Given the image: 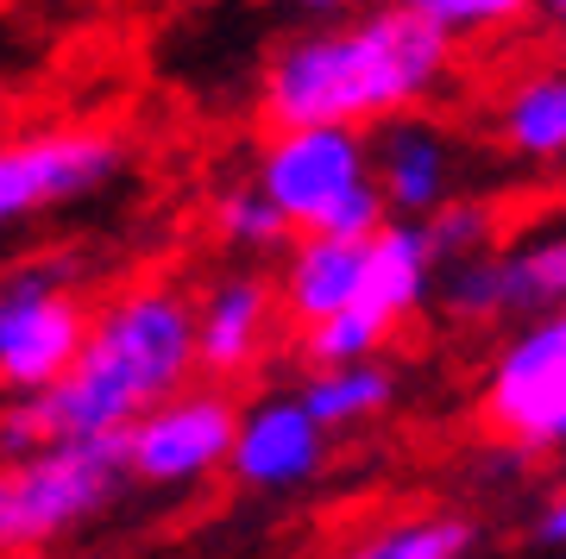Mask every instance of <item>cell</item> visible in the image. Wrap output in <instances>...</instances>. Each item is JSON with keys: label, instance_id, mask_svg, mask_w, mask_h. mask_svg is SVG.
Wrapping results in <instances>:
<instances>
[{"label": "cell", "instance_id": "4", "mask_svg": "<svg viewBox=\"0 0 566 559\" xmlns=\"http://www.w3.org/2000/svg\"><path fill=\"white\" fill-rule=\"evenodd\" d=\"M88 340V308L76 296V271L63 259L20 264L0 277V390L39 397L76 365Z\"/></svg>", "mask_w": 566, "mask_h": 559}, {"label": "cell", "instance_id": "3", "mask_svg": "<svg viewBox=\"0 0 566 559\" xmlns=\"http://www.w3.org/2000/svg\"><path fill=\"white\" fill-rule=\"evenodd\" d=\"M126 484L120 434L51 440L25 460L0 465V553H44L57 535L107 509Z\"/></svg>", "mask_w": 566, "mask_h": 559}, {"label": "cell", "instance_id": "6", "mask_svg": "<svg viewBox=\"0 0 566 559\" xmlns=\"http://www.w3.org/2000/svg\"><path fill=\"white\" fill-rule=\"evenodd\" d=\"M371 182V145L353 126H283L259 158V189L290 233H315L353 189Z\"/></svg>", "mask_w": 566, "mask_h": 559}, {"label": "cell", "instance_id": "9", "mask_svg": "<svg viewBox=\"0 0 566 559\" xmlns=\"http://www.w3.org/2000/svg\"><path fill=\"white\" fill-rule=\"evenodd\" d=\"M434 283H441L447 315H460V320L566 308V226L528 245H510V252H479V259L447 264Z\"/></svg>", "mask_w": 566, "mask_h": 559}, {"label": "cell", "instance_id": "5", "mask_svg": "<svg viewBox=\"0 0 566 559\" xmlns=\"http://www.w3.org/2000/svg\"><path fill=\"white\" fill-rule=\"evenodd\" d=\"M485 421L523 453L566 446V308L528 315L504 340L485 378Z\"/></svg>", "mask_w": 566, "mask_h": 559}, {"label": "cell", "instance_id": "17", "mask_svg": "<svg viewBox=\"0 0 566 559\" xmlns=\"http://www.w3.org/2000/svg\"><path fill=\"white\" fill-rule=\"evenodd\" d=\"M472 553V521L428 509V516H403L371 528L365 540L346 547V559H465Z\"/></svg>", "mask_w": 566, "mask_h": 559}, {"label": "cell", "instance_id": "10", "mask_svg": "<svg viewBox=\"0 0 566 559\" xmlns=\"http://www.w3.org/2000/svg\"><path fill=\"white\" fill-rule=\"evenodd\" d=\"M322 460H327V434L308 421V409L296 397H264L252 409H240L227 472L245 491H296L322 472Z\"/></svg>", "mask_w": 566, "mask_h": 559}, {"label": "cell", "instance_id": "21", "mask_svg": "<svg viewBox=\"0 0 566 559\" xmlns=\"http://www.w3.org/2000/svg\"><path fill=\"white\" fill-rule=\"evenodd\" d=\"M422 233H428V245H434V259H441V271H447V264L479 259V252H485L491 214L479 208V201H447L441 214L422 220Z\"/></svg>", "mask_w": 566, "mask_h": 559}, {"label": "cell", "instance_id": "19", "mask_svg": "<svg viewBox=\"0 0 566 559\" xmlns=\"http://www.w3.org/2000/svg\"><path fill=\"white\" fill-rule=\"evenodd\" d=\"M397 334L390 320L365 315V308H340L334 320H315V327H303V352L315 371H327V365H365L385 352V340Z\"/></svg>", "mask_w": 566, "mask_h": 559}, {"label": "cell", "instance_id": "23", "mask_svg": "<svg viewBox=\"0 0 566 559\" xmlns=\"http://www.w3.org/2000/svg\"><path fill=\"white\" fill-rule=\"evenodd\" d=\"M283 7H296V13H340L353 0H283Z\"/></svg>", "mask_w": 566, "mask_h": 559}, {"label": "cell", "instance_id": "1", "mask_svg": "<svg viewBox=\"0 0 566 559\" xmlns=\"http://www.w3.org/2000/svg\"><path fill=\"white\" fill-rule=\"evenodd\" d=\"M196 371V302L170 283H139L88 315L76 365L39 397L0 409V465L51 440H107L145 409L189 390Z\"/></svg>", "mask_w": 566, "mask_h": 559}, {"label": "cell", "instance_id": "16", "mask_svg": "<svg viewBox=\"0 0 566 559\" xmlns=\"http://www.w3.org/2000/svg\"><path fill=\"white\" fill-rule=\"evenodd\" d=\"M296 402L308 409V421L322 434H346V428H365L378 421L397 402V371L385 359H365V365H327L296 390Z\"/></svg>", "mask_w": 566, "mask_h": 559}, {"label": "cell", "instance_id": "24", "mask_svg": "<svg viewBox=\"0 0 566 559\" xmlns=\"http://www.w3.org/2000/svg\"><path fill=\"white\" fill-rule=\"evenodd\" d=\"M535 7H542V13H547L554 25H566V0H535Z\"/></svg>", "mask_w": 566, "mask_h": 559}, {"label": "cell", "instance_id": "8", "mask_svg": "<svg viewBox=\"0 0 566 559\" xmlns=\"http://www.w3.org/2000/svg\"><path fill=\"white\" fill-rule=\"evenodd\" d=\"M126 170V145L114 133H82V126H57V133H25V139H0V226H20L25 214L63 208L107 189Z\"/></svg>", "mask_w": 566, "mask_h": 559}, {"label": "cell", "instance_id": "22", "mask_svg": "<svg viewBox=\"0 0 566 559\" xmlns=\"http://www.w3.org/2000/svg\"><path fill=\"white\" fill-rule=\"evenodd\" d=\"M535 547H547V553H566V491H554V497L535 509Z\"/></svg>", "mask_w": 566, "mask_h": 559}, {"label": "cell", "instance_id": "15", "mask_svg": "<svg viewBox=\"0 0 566 559\" xmlns=\"http://www.w3.org/2000/svg\"><path fill=\"white\" fill-rule=\"evenodd\" d=\"M497 133H504L510 158L566 164V63H547L510 88L497 107Z\"/></svg>", "mask_w": 566, "mask_h": 559}, {"label": "cell", "instance_id": "25", "mask_svg": "<svg viewBox=\"0 0 566 559\" xmlns=\"http://www.w3.org/2000/svg\"><path fill=\"white\" fill-rule=\"evenodd\" d=\"M0 559H44V553H0Z\"/></svg>", "mask_w": 566, "mask_h": 559}, {"label": "cell", "instance_id": "11", "mask_svg": "<svg viewBox=\"0 0 566 559\" xmlns=\"http://www.w3.org/2000/svg\"><path fill=\"white\" fill-rule=\"evenodd\" d=\"M365 145H371V182H378L390 220H428L453 201V145L434 120L397 114Z\"/></svg>", "mask_w": 566, "mask_h": 559}, {"label": "cell", "instance_id": "20", "mask_svg": "<svg viewBox=\"0 0 566 559\" xmlns=\"http://www.w3.org/2000/svg\"><path fill=\"white\" fill-rule=\"evenodd\" d=\"M214 233H221L227 245H240V252H271V245L290 240L283 214L252 189V182H245V189H227V196L214 201Z\"/></svg>", "mask_w": 566, "mask_h": 559}, {"label": "cell", "instance_id": "2", "mask_svg": "<svg viewBox=\"0 0 566 559\" xmlns=\"http://www.w3.org/2000/svg\"><path fill=\"white\" fill-rule=\"evenodd\" d=\"M453 70V44L409 20L403 7H371L346 25L290 39L264 63L259 107L271 133L283 126H385L416 114Z\"/></svg>", "mask_w": 566, "mask_h": 559}, {"label": "cell", "instance_id": "13", "mask_svg": "<svg viewBox=\"0 0 566 559\" xmlns=\"http://www.w3.org/2000/svg\"><path fill=\"white\" fill-rule=\"evenodd\" d=\"M434 277H441V259L428 245L422 220H385L371 240H365V271H359V308L378 320L416 315L428 296H434Z\"/></svg>", "mask_w": 566, "mask_h": 559}, {"label": "cell", "instance_id": "14", "mask_svg": "<svg viewBox=\"0 0 566 559\" xmlns=\"http://www.w3.org/2000/svg\"><path fill=\"white\" fill-rule=\"evenodd\" d=\"M359 271H365V240H322V233H303L290 264L277 277V302L290 308V320H334L340 308H359Z\"/></svg>", "mask_w": 566, "mask_h": 559}, {"label": "cell", "instance_id": "12", "mask_svg": "<svg viewBox=\"0 0 566 559\" xmlns=\"http://www.w3.org/2000/svg\"><path fill=\"white\" fill-rule=\"evenodd\" d=\"M277 320V289L252 271H233L196 302V371L208 378H240L252 371Z\"/></svg>", "mask_w": 566, "mask_h": 559}, {"label": "cell", "instance_id": "26", "mask_svg": "<svg viewBox=\"0 0 566 559\" xmlns=\"http://www.w3.org/2000/svg\"><path fill=\"white\" fill-rule=\"evenodd\" d=\"M0 126H7V95H0Z\"/></svg>", "mask_w": 566, "mask_h": 559}, {"label": "cell", "instance_id": "18", "mask_svg": "<svg viewBox=\"0 0 566 559\" xmlns=\"http://www.w3.org/2000/svg\"><path fill=\"white\" fill-rule=\"evenodd\" d=\"M390 7H403L409 20H422L428 32H441L447 44L491 39V32H510L516 20L535 13V0H390Z\"/></svg>", "mask_w": 566, "mask_h": 559}, {"label": "cell", "instance_id": "7", "mask_svg": "<svg viewBox=\"0 0 566 559\" xmlns=\"http://www.w3.org/2000/svg\"><path fill=\"white\" fill-rule=\"evenodd\" d=\"M233 428H240V409L221 390H177L158 409H145L133 428H120L126 478L151 484V491H182V484L214 478V472H227Z\"/></svg>", "mask_w": 566, "mask_h": 559}]
</instances>
